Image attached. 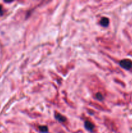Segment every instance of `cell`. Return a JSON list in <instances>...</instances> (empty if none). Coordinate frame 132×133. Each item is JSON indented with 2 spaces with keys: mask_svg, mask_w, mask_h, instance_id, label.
Masks as SVG:
<instances>
[{
  "mask_svg": "<svg viewBox=\"0 0 132 133\" xmlns=\"http://www.w3.org/2000/svg\"><path fill=\"white\" fill-rule=\"evenodd\" d=\"M120 65L126 70H129L132 68V61L128 59L122 60L120 62Z\"/></svg>",
  "mask_w": 132,
  "mask_h": 133,
  "instance_id": "6da1fadb",
  "label": "cell"
},
{
  "mask_svg": "<svg viewBox=\"0 0 132 133\" xmlns=\"http://www.w3.org/2000/svg\"><path fill=\"white\" fill-rule=\"evenodd\" d=\"M85 127L87 130L89 131H92L94 129V125L90 122L89 121H85Z\"/></svg>",
  "mask_w": 132,
  "mask_h": 133,
  "instance_id": "7a4b0ae2",
  "label": "cell"
},
{
  "mask_svg": "<svg viewBox=\"0 0 132 133\" xmlns=\"http://www.w3.org/2000/svg\"><path fill=\"white\" fill-rule=\"evenodd\" d=\"M55 118L57 119L58 121L60 122H64L66 121V118H65L63 116L61 115L60 114H55Z\"/></svg>",
  "mask_w": 132,
  "mask_h": 133,
  "instance_id": "3957f363",
  "label": "cell"
},
{
  "mask_svg": "<svg viewBox=\"0 0 132 133\" xmlns=\"http://www.w3.org/2000/svg\"><path fill=\"white\" fill-rule=\"evenodd\" d=\"M100 24L104 27H106L109 24V19L107 18H103L100 21Z\"/></svg>",
  "mask_w": 132,
  "mask_h": 133,
  "instance_id": "277c9868",
  "label": "cell"
},
{
  "mask_svg": "<svg viewBox=\"0 0 132 133\" xmlns=\"http://www.w3.org/2000/svg\"><path fill=\"white\" fill-rule=\"evenodd\" d=\"M39 130H40V132L42 133L48 132V128L47 126H40V127H39Z\"/></svg>",
  "mask_w": 132,
  "mask_h": 133,
  "instance_id": "5b68a950",
  "label": "cell"
},
{
  "mask_svg": "<svg viewBox=\"0 0 132 133\" xmlns=\"http://www.w3.org/2000/svg\"><path fill=\"white\" fill-rule=\"evenodd\" d=\"M96 98H97V99L100 100V101H102V100L103 99V96H102L100 93H97V94H96Z\"/></svg>",
  "mask_w": 132,
  "mask_h": 133,
  "instance_id": "8992f818",
  "label": "cell"
},
{
  "mask_svg": "<svg viewBox=\"0 0 132 133\" xmlns=\"http://www.w3.org/2000/svg\"><path fill=\"white\" fill-rule=\"evenodd\" d=\"M2 13H3V8H2V6L0 5V14H2Z\"/></svg>",
  "mask_w": 132,
  "mask_h": 133,
  "instance_id": "52a82bcc",
  "label": "cell"
}]
</instances>
